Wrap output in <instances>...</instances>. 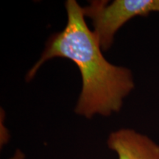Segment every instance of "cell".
Masks as SVG:
<instances>
[{"instance_id":"6da1fadb","label":"cell","mask_w":159,"mask_h":159,"mask_svg":"<svg viewBox=\"0 0 159 159\" xmlns=\"http://www.w3.org/2000/svg\"><path fill=\"white\" fill-rule=\"evenodd\" d=\"M65 28L49 37L40 59L27 73V81L49 59L63 57L78 67L83 86L75 113L91 119L95 114L110 116L119 112L123 100L134 89L133 74L128 68L108 62L102 49L84 19L83 7L75 0L66 2Z\"/></svg>"},{"instance_id":"7a4b0ae2","label":"cell","mask_w":159,"mask_h":159,"mask_svg":"<svg viewBox=\"0 0 159 159\" xmlns=\"http://www.w3.org/2000/svg\"><path fill=\"white\" fill-rule=\"evenodd\" d=\"M152 12H159V0H115L111 3L94 0L83 7L85 16L92 21L93 32L102 51L111 48L116 32L125 23Z\"/></svg>"},{"instance_id":"3957f363","label":"cell","mask_w":159,"mask_h":159,"mask_svg":"<svg viewBox=\"0 0 159 159\" xmlns=\"http://www.w3.org/2000/svg\"><path fill=\"white\" fill-rule=\"evenodd\" d=\"M107 144L118 159H159V144L145 135L122 128L109 135Z\"/></svg>"}]
</instances>
